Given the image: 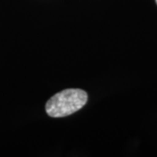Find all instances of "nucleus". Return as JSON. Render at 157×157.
<instances>
[{
	"instance_id": "nucleus-1",
	"label": "nucleus",
	"mask_w": 157,
	"mask_h": 157,
	"mask_svg": "<svg viewBox=\"0 0 157 157\" xmlns=\"http://www.w3.org/2000/svg\"><path fill=\"white\" fill-rule=\"evenodd\" d=\"M86 101L87 94L84 90H63L50 98L45 105V111L51 117H65L82 108Z\"/></svg>"
},
{
	"instance_id": "nucleus-2",
	"label": "nucleus",
	"mask_w": 157,
	"mask_h": 157,
	"mask_svg": "<svg viewBox=\"0 0 157 157\" xmlns=\"http://www.w3.org/2000/svg\"><path fill=\"white\" fill-rule=\"evenodd\" d=\"M155 2H156V4H157V0H155Z\"/></svg>"
}]
</instances>
